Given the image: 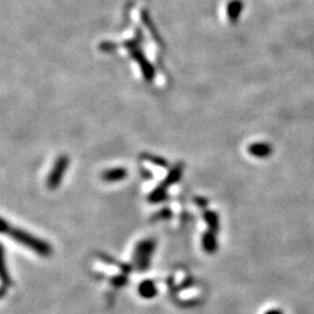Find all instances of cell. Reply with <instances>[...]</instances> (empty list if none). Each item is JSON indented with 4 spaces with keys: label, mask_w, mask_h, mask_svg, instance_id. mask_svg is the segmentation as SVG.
I'll return each instance as SVG.
<instances>
[{
    "label": "cell",
    "mask_w": 314,
    "mask_h": 314,
    "mask_svg": "<svg viewBox=\"0 0 314 314\" xmlns=\"http://www.w3.org/2000/svg\"><path fill=\"white\" fill-rule=\"evenodd\" d=\"M142 159L144 161H148V162H150L155 165H159V167L162 168H167L169 167V162L163 157L157 156V155H152V154H148V152H143L142 154Z\"/></svg>",
    "instance_id": "obj_12"
},
{
    "label": "cell",
    "mask_w": 314,
    "mask_h": 314,
    "mask_svg": "<svg viewBox=\"0 0 314 314\" xmlns=\"http://www.w3.org/2000/svg\"><path fill=\"white\" fill-rule=\"evenodd\" d=\"M171 216V212L169 211V210H163V211H161L160 213H157V218H164V219H167V218H170Z\"/></svg>",
    "instance_id": "obj_15"
},
{
    "label": "cell",
    "mask_w": 314,
    "mask_h": 314,
    "mask_svg": "<svg viewBox=\"0 0 314 314\" xmlns=\"http://www.w3.org/2000/svg\"><path fill=\"white\" fill-rule=\"evenodd\" d=\"M69 156L61 155L58 156L53 165L52 171L49 172L48 180H47V186L50 190H56L63 180V176L69 168Z\"/></svg>",
    "instance_id": "obj_3"
},
{
    "label": "cell",
    "mask_w": 314,
    "mask_h": 314,
    "mask_svg": "<svg viewBox=\"0 0 314 314\" xmlns=\"http://www.w3.org/2000/svg\"><path fill=\"white\" fill-rule=\"evenodd\" d=\"M264 314H284L281 309H269V311H266Z\"/></svg>",
    "instance_id": "obj_16"
},
{
    "label": "cell",
    "mask_w": 314,
    "mask_h": 314,
    "mask_svg": "<svg viewBox=\"0 0 314 314\" xmlns=\"http://www.w3.org/2000/svg\"><path fill=\"white\" fill-rule=\"evenodd\" d=\"M194 201H196V204L199 207H203V209L204 207H206L207 203H209L207 201V199H205L204 197H196L194 198Z\"/></svg>",
    "instance_id": "obj_14"
},
{
    "label": "cell",
    "mask_w": 314,
    "mask_h": 314,
    "mask_svg": "<svg viewBox=\"0 0 314 314\" xmlns=\"http://www.w3.org/2000/svg\"><path fill=\"white\" fill-rule=\"evenodd\" d=\"M128 282V278H127V274H121L118 276H114L113 278H111V284L116 287H121L124 286Z\"/></svg>",
    "instance_id": "obj_13"
},
{
    "label": "cell",
    "mask_w": 314,
    "mask_h": 314,
    "mask_svg": "<svg viewBox=\"0 0 314 314\" xmlns=\"http://www.w3.org/2000/svg\"><path fill=\"white\" fill-rule=\"evenodd\" d=\"M201 247L207 254H214L218 249V240H216V233L209 229L204 233L201 237Z\"/></svg>",
    "instance_id": "obj_6"
},
{
    "label": "cell",
    "mask_w": 314,
    "mask_h": 314,
    "mask_svg": "<svg viewBox=\"0 0 314 314\" xmlns=\"http://www.w3.org/2000/svg\"><path fill=\"white\" fill-rule=\"evenodd\" d=\"M128 172L125 168H113V169H107L103 173H101L100 177L104 182H107V183H116V182H120L126 180Z\"/></svg>",
    "instance_id": "obj_5"
},
{
    "label": "cell",
    "mask_w": 314,
    "mask_h": 314,
    "mask_svg": "<svg viewBox=\"0 0 314 314\" xmlns=\"http://www.w3.org/2000/svg\"><path fill=\"white\" fill-rule=\"evenodd\" d=\"M156 248V241L154 239H146L140 241L134 250L133 263L138 271H146L150 266L151 257Z\"/></svg>",
    "instance_id": "obj_2"
},
{
    "label": "cell",
    "mask_w": 314,
    "mask_h": 314,
    "mask_svg": "<svg viewBox=\"0 0 314 314\" xmlns=\"http://www.w3.org/2000/svg\"><path fill=\"white\" fill-rule=\"evenodd\" d=\"M204 219L209 226V229L213 231L215 233H218L220 228V219L219 215L214 211H205L204 212Z\"/></svg>",
    "instance_id": "obj_10"
},
{
    "label": "cell",
    "mask_w": 314,
    "mask_h": 314,
    "mask_svg": "<svg viewBox=\"0 0 314 314\" xmlns=\"http://www.w3.org/2000/svg\"><path fill=\"white\" fill-rule=\"evenodd\" d=\"M2 232L4 234L10 235L12 239L16 242L25 245L29 249H32L37 255L48 257L53 254V248L48 242L39 239V237L32 235L31 233H27L20 228H15L11 226L5 219L2 220Z\"/></svg>",
    "instance_id": "obj_1"
},
{
    "label": "cell",
    "mask_w": 314,
    "mask_h": 314,
    "mask_svg": "<svg viewBox=\"0 0 314 314\" xmlns=\"http://www.w3.org/2000/svg\"><path fill=\"white\" fill-rule=\"evenodd\" d=\"M139 295L144 299H151L157 295V287L152 281H143L139 285Z\"/></svg>",
    "instance_id": "obj_8"
},
{
    "label": "cell",
    "mask_w": 314,
    "mask_h": 314,
    "mask_svg": "<svg viewBox=\"0 0 314 314\" xmlns=\"http://www.w3.org/2000/svg\"><path fill=\"white\" fill-rule=\"evenodd\" d=\"M167 191L168 189H165L162 185L157 186L155 190L151 191L149 196H148V201H150L151 204H159L165 200V199H167Z\"/></svg>",
    "instance_id": "obj_11"
},
{
    "label": "cell",
    "mask_w": 314,
    "mask_h": 314,
    "mask_svg": "<svg viewBox=\"0 0 314 314\" xmlns=\"http://www.w3.org/2000/svg\"><path fill=\"white\" fill-rule=\"evenodd\" d=\"M242 10H243L242 0H232V2L228 4L227 7V14L229 20H231L232 23H236Z\"/></svg>",
    "instance_id": "obj_9"
},
{
    "label": "cell",
    "mask_w": 314,
    "mask_h": 314,
    "mask_svg": "<svg viewBox=\"0 0 314 314\" xmlns=\"http://www.w3.org/2000/svg\"><path fill=\"white\" fill-rule=\"evenodd\" d=\"M248 152L257 159H265L274 152V148L270 143L266 142H255L248 146Z\"/></svg>",
    "instance_id": "obj_4"
},
{
    "label": "cell",
    "mask_w": 314,
    "mask_h": 314,
    "mask_svg": "<svg viewBox=\"0 0 314 314\" xmlns=\"http://www.w3.org/2000/svg\"><path fill=\"white\" fill-rule=\"evenodd\" d=\"M183 170H184V164L183 163H178L176 164L175 167L170 169V171H169L168 176L165 180L161 183V185L164 186L165 189H169L172 184H176L180 182L182 175H183Z\"/></svg>",
    "instance_id": "obj_7"
}]
</instances>
